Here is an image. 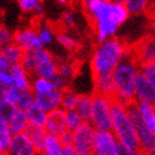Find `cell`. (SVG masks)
<instances>
[{"instance_id": "cell-26", "label": "cell", "mask_w": 155, "mask_h": 155, "mask_svg": "<svg viewBox=\"0 0 155 155\" xmlns=\"http://www.w3.org/2000/svg\"><path fill=\"white\" fill-rule=\"evenodd\" d=\"M43 154H47V155H62V143H61L58 136L48 134L47 139H45Z\"/></svg>"}, {"instance_id": "cell-1", "label": "cell", "mask_w": 155, "mask_h": 155, "mask_svg": "<svg viewBox=\"0 0 155 155\" xmlns=\"http://www.w3.org/2000/svg\"><path fill=\"white\" fill-rule=\"evenodd\" d=\"M84 12L98 42L114 37L119 27L127 20L130 15L125 4H116L110 0H97L84 8Z\"/></svg>"}, {"instance_id": "cell-28", "label": "cell", "mask_w": 155, "mask_h": 155, "mask_svg": "<svg viewBox=\"0 0 155 155\" xmlns=\"http://www.w3.org/2000/svg\"><path fill=\"white\" fill-rule=\"evenodd\" d=\"M125 5L130 15H139L148 12L150 0H127V3Z\"/></svg>"}, {"instance_id": "cell-29", "label": "cell", "mask_w": 155, "mask_h": 155, "mask_svg": "<svg viewBox=\"0 0 155 155\" xmlns=\"http://www.w3.org/2000/svg\"><path fill=\"white\" fill-rule=\"evenodd\" d=\"M12 131L9 126V121L4 119L3 116H0V143L4 145V148L6 150H9V145L12 141Z\"/></svg>"}, {"instance_id": "cell-30", "label": "cell", "mask_w": 155, "mask_h": 155, "mask_svg": "<svg viewBox=\"0 0 155 155\" xmlns=\"http://www.w3.org/2000/svg\"><path fill=\"white\" fill-rule=\"evenodd\" d=\"M58 73L67 80H72L78 73V62H61L58 63Z\"/></svg>"}, {"instance_id": "cell-8", "label": "cell", "mask_w": 155, "mask_h": 155, "mask_svg": "<svg viewBox=\"0 0 155 155\" xmlns=\"http://www.w3.org/2000/svg\"><path fill=\"white\" fill-rule=\"evenodd\" d=\"M34 56V73L33 76H42L52 80L58 73V62L43 47L33 51Z\"/></svg>"}, {"instance_id": "cell-38", "label": "cell", "mask_w": 155, "mask_h": 155, "mask_svg": "<svg viewBox=\"0 0 155 155\" xmlns=\"http://www.w3.org/2000/svg\"><path fill=\"white\" fill-rule=\"evenodd\" d=\"M38 4H39L38 0H18L19 8L24 13H32V12H34Z\"/></svg>"}, {"instance_id": "cell-37", "label": "cell", "mask_w": 155, "mask_h": 155, "mask_svg": "<svg viewBox=\"0 0 155 155\" xmlns=\"http://www.w3.org/2000/svg\"><path fill=\"white\" fill-rule=\"evenodd\" d=\"M76 25V19H74V14L72 12H66L62 15V21H61V29H71L74 28Z\"/></svg>"}, {"instance_id": "cell-46", "label": "cell", "mask_w": 155, "mask_h": 155, "mask_svg": "<svg viewBox=\"0 0 155 155\" xmlns=\"http://www.w3.org/2000/svg\"><path fill=\"white\" fill-rule=\"evenodd\" d=\"M62 155H80L76 146L72 145H62Z\"/></svg>"}, {"instance_id": "cell-51", "label": "cell", "mask_w": 155, "mask_h": 155, "mask_svg": "<svg viewBox=\"0 0 155 155\" xmlns=\"http://www.w3.org/2000/svg\"><path fill=\"white\" fill-rule=\"evenodd\" d=\"M57 2H59L62 4H67V3H69V0H57Z\"/></svg>"}, {"instance_id": "cell-17", "label": "cell", "mask_w": 155, "mask_h": 155, "mask_svg": "<svg viewBox=\"0 0 155 155\" xmlns=\"http://www.w3.org/2000/svg\"><path fill=\"white\" fill-rule=\"evenodd\" d=\"M35 102L43 107L45 111L49 112L57 108L62 104V91L53 90L47 94H35Z\"/></svg>"}, {"instance_id": "cell-20", "label": "cell", "mask_w": 155, "mask_h": 155, "mask_svg": "<svg viewBox=\"0 0 155 155\" xmlns=\"http://www.w3.org/2000/svg\"><path fill=\"white\" fill-rule=\"evenodd\" d=\"M28 116H27V110H23V108H17V111L14 112V115L12 116V119L9 120V126H10V131L12 134H19L23 133L25 129V126L28 125Z\"/></svg>"}, {"instance_id": "cell-16", "label": "cell", "mask_w": 155, "mask_h": 155, "mask_svg": "<svg viewBox=\"0 0 155 155\" xmlns=\"http://www.w3.org/2000/svg\"><path fill=\"white\" fill-rule=\"evenodd\" d=\"M94 83H95V94L107 96L112 100L116 98V87L112 73H106L94 77Z\"/></svg>"}, {"instance_id": "cell-39", "label": "cell", "mask_w": 155, "mask_h": 155, "mask_svg": "<svg viewBox=\"0 0 155 155\" xmlns=\"http://www.w3.org/2000/svg\"><path fill=\"white\" fill-rule=\"evenodd\" d=\"M10 42H13V34L6 29L3 23H0V47Z\"/></svg>"}, {"instance_id": "cell-2", "label": "cell", "mask_w": 155, "mask_h": 155, "mask_svg": "<svg viewBox=\"0 0 155 155\" xmlns=\"http://www.w3.org/2000/svg\"><path fill=\"white\" fill-rule=\"evenodd\" d=\"M129 51L130 45L119 38L111 37L104 42H98L91 57L92 78L101 74L112 73Z\"/></svg>"}, {"instance_id": "cell-6", "label": "cell", "mask_w": 155, "mask_h": 155, "mask_svg": "<svg viewBox=\"0 0 155 155\" xmlns=\"http://www.w3.org/2000/svg\"><path fill=\"white\" fill-rule=\"evenodd\" d=\"M112 98L94 92L91 124L96 130H112Z\"/></svg>"}, {"instance_id": "cell-5", "label": "cell", "mask_w": 155, "mask_h": 155, "mask_svg": "<svg viewBox=\"0 0 155 155\" xmlns=\"http://www.w3.org/2000/svg\"><path fill=\"white\" fill-rule=\"evenodd\" d=\"M127 112L134 126L137 131L139 140H140V153L141 154H151L155 155V134L151 133L150 129L145 125V122L140 115L137 101L130 102L126 105Z\"/></svg>"}, {"instance_id": "cell-35", "label": "cell", "mask_w": 155, "mask_h": 155, "mask_svg": "<svg viewBox=\"0 0 155 155\" xmlns=\"http://www.w3.org/2000/svg\"><path fill=\"white\" fill-rule=\"evenodd\" d=\"M20 63L23 64V67L27 69L30 76H33V73H34V56H33V51H25Z\"/></svg>"}, {"instance_id": "cell-50", "label": "cell", "mask_w": 155, "mask_h": 155, "mask_svg": "<svg viewBox=\"0 0 155 155\" xmlns=\"http://www.w3.org/2000/svg\"><path fill=\"white\" fill-rule=\"evenodd\" d=\"M112 3H116V4H126L127 0H110Z\"/></svg>"}, {"instance_id": "cell-7", "label": "cell", "mask_w": 155, "mask_h": 155, "mask_svg": "<svg viewBox=\"0 0 155 155\" xmlns=\"http://www.w3.org/2000/svg\"><path fill=\"white\" fill-rule=\"evenodd\" d=\"M96 127L92 125L91 121H83L81 125L73 131V145L76 146L80 155L94 154Z\"/></svg>"}, {"instance_id": "cell-13", "label": "cell", "mask_w": 155, "mask_h": 155, "mask_svg": "<svg viewBox=\"0 0 155 155\" xmlns=\"http://www.w3.org/2000/svg\"><path fill=\"white\" fill-rule=\"evenodd\" d=\"M131 51L139 61L140 66L150 63L155 56V35H149L140 42H137L135 45L131 47Z\"/></svg>"}, {"instance_id": "cell-9", "label": "cell", "mask_w": 155, "mask_h": 155, "mask_svg": "<svg viewBox=\"0 0 155 155\" xmlns=\"http://www.w3.org/2000/svg\"><path fill=\"white\" fill-rule=\"evenodd\" d=\"M117 137L112 130H97L95 136L94 154L117 155Z\"/></svg>"}, {"instance_id": "cell-41", "label": "cell", "mask_w": 155, "mask_h": 155, "mask_svg": "<svg viewBox=\"0 0 155 155\" xmlns=\"http://www.w3.org/2000/svg\"><path fill=\"white\" fill-rule=\"evenodd\" d=\"M140 71L146 76L149 77V80L155 84V67L151 63H145L140 66Z\"/></svg>"}, {"instance_id": "cell-22", "label": "cell", "mask_w": 155, "mask_h": 155, "mask_svg": "<svg viewBox=\"0 0 155 155\" xmlns=\"http://www.w3.org/2000/svg\"><path fill=\"white\" fill-rule=\"evenodd\" d=\"M137 106L145 125L155 134V105L149 102H137Z\"/></svg>"}, {"instance_id": "cell-21", "label": "cell", "mask_w": 155, "mask_h": 155, "mask_svg": "<svg viewBox=\"0 0 155 155\" xmlns=\"http://www.w3.org/2000/svg\"><path fill=\"white\" fill-rule=\"evenodd\" d=\"M27 116H28V121L29 122L35 124V125L44 126L45 121H47L48 112L34 101L32 105L27 108Z\"/></svg>"}, {"instance_id": "cell-18", "label": "cell", "mask_w": 155, "mask_h": 155, "mask_svg": "<svg viewBox=\"0 0 155 155\" xmlns=\"http://www.w3.org/2000/svg\"><path fill=\"white\" fill-rule=\"evenodd\" d=\"M10 72L14 77V84L20 90H32V82H29V73L21 63L12 64Z\"/></svg>"}, {"instance_id": "cell-43", "label": "cell", "mask_w": 155, "mask_h": 155, "mask_svg": "<svg viewBox=\"0 0 155 155\" xmlns=\"http://www.w3.org/2000/svg\"><path fill=\"white\" fill-rule=\"evenodd\" d=\"M0 82H2L3 84H5L6 87H9V86H12V84H14V77H13L12 72H9V71L0 72Z\"/></svg>"}, {"instance_id": "cell-45", "label": "cell", "mask_w": 155, "mask_h": 155, "mask_svg": "<svg viewBox=\"0 0 155 155\" xmlns=\"http://www.w3.org/2000/svg\"><path fill=\"white\" fill-rule=\"evenodd\" d=\"M10 68H12V63L6 59V57L4 56V54L0 52V72H3V71H10Z\"/></svg>"}, {"instance_id": "cell-42", "label": "cell", "mask_w": 155, "mask_h": 155, "mask_svg": "<svg viewBox=\"0 0 155 155\" xmlns=\"http://www.w3.org/2000/svg\"><path fill=\"white\" fill-rule=\"evenodd\" d=\"M59 140L62 143V145H72L73 140H74V136H73V131L67 129L63 134L59 136Z\"/></svg>"}, {"instance_id": "cell-24", "label": "cell", "mask_w": 155, "mask_h": 155, "mask_svg": "<svg viewBox=\"0 0 155 155\" xmlns=\"http://www.w3.org/2000/svg\"><path fill=\"white\" fill-rule=\"evenodd\" d=\"M53 90H56L52 80L45 78L42 76H35L32 81V91L34 94H47Z\"/></svg>"}, {"instance_id": "cell-47", "label": "cell", "mask_w": 155, "mask_h": 155, "mask_svg": "<svg viewBox=\"0 0 155 155\" xmlns=\"http://www.w3.org/2000/svg\"><path fill=\"white\" fill-rule=\"evenodd\" d=\"M148 13L153 19H155V0H150V5H149V9H148Z\"/></svg>"}, {"instance_id": "cell-40", "label": "cell", "mask_w": 155, "mask_h": 155, "mask_svg": "<svg viewBox=\"0 0 155 155\" xmlns=\"http://www.w3.org/2000/svg\"><path fill=\"white\" fill-rule=\"evenodd\" d=\"M53 83H54V87H56V90H59V91H63L68 87V80L66 78V77H63L61 73H57L56 76L52 78Z\"/></svg>"}, {"instance_id": "cell-10", "label": "cell", "mask_w": 155, "mask_h": 155, "mask_svg": "<svg viewBox=\"0 0 155 155\" xmlns=\"http://www.w3.org/2000/svg\"><path fill=\"white\" fill-rule=\"evenodd\" d=\"M13 42L20 45L24 51H34L38 48H42L44 45L43 42L41 41L38 30L34 28L17 30L13 34Z\"/></svg>"}, {"instance_id": "cell-11", "label": "cell", "mask_w": 155, "mask_h": 155, "mask_svg": "<svg viewBox=\"0 0 155 155\" xmlns=\"http://www.w3.org/2000/svg\"><path fill=\"white\" fill-rule=\"evenodd\" d=\"M44 127L48 134L56 135L59 137L68 129L67 127V111L62 106L49 111Z\"/></svg>"}, {"instance_id": "cell-36", "label": "cell", "mask_w": 155, "mask_h": 155, "mask_svg": "<svg viewBox=\"0 0 155 155\" xmlns=\"http://www.w3.org/2000/svg\"><path fill=\"white\" fill-rule=\"evenodd\" d=\"M38 33H39V37H41V41L43 42V44H49L52 41H53V33H54V29L51 27H44V28H38Z\"/></svg>"}, {"instance_id": "cell-52", "label": "cell", "mask_w": 155, "mask_h": 155, "mask_svg": "<svg viewBox=\"0 0 155 155\" xmlns=\"http://www.w3.org/2000/svg\"><path fill=\"white\" fill-rule=\"evenodd\" d=\"M150 63H151V64H153V66L155 67V56H154V58L151 59V62H150Z\"/></svg>"}, {"instance_id": "cell-49", "label": "cell", "mask_w": 155, "mask_h": 155, "mask_svg": "<svg viewBox=\"0 0 155 155\" xmlns=\"http://www.w3.org/2000/svg\"><path fill=\"white\" fill-rule=\"evenodd\" d=\"M96 2H97V0H83V6L87 8V6H90L91 4H94Z\"/></svg>"}, {"instance_id": "cell-31", "label": "cell", "mask_w": 155, "mask_h": 155, "mask_svg": "<svg viewBox=\"0 0 155 155\" xmlns=\"http://www.w3.org/2000/svg\"><path fill=\"white\" fill-rule=\"evenodd\" d=\"M35 101V94L32 90H21V94L17 102V107L27 110V108Z\"/></svg>"}, {"instance_id": "cell-27", "label": "cell", "mask_w": 155, "mask_h": 155, "mask_svg": "<svg viewBox=\"0 0 155 155\" xmlns=\"http://www.w3.org/2000/svg\"><path fill=\"white\" fill-rule=\"evenodd\" d=\"M57 33V41L58 43L62 45V47H64L67 51L69 52H77L80 48H81V43L78 41H76L74 38H72L71 35L66 34L63 30H59V32H56Z\"/></svg>"}, {"instance_id": "cell-3", "label": "cell", "mask_w": 155, "mask_h": 155, "mask_svg": "<svg viewBox=\"0 0 155 155\" xmlns=\"http://www.w3.org/2000/svg\"><path fill=\"white\" fill-rule=\"evenodd\" d=\"M139 73H140V63L130 47V51L112 72L116 87L115 100L125 105L135 101V87Z\"/></svg>"}, {"instance_id": "cell-25", "label": "cell", "mask_w": 155, "mask_h": 155, "mask_svg": "<svg viewBox=\"0 0 155 155\" xmlns=\"http://www.w3.org/2000/svg\"><path fill=\"white\" fill-rule=\"evenodd\" d=\"M80 96L81 95L76 94L74 91H72L69 87H67L66 90L62 91V104H61V106L63 107L66 111L76 110L77 105H78V101H80Z\"/></svg>"}, {"instance_id": "cell-14", "label": "cell", "mask_w": 155, "mask_h": 155, "mask_svg": "<svg viewBox=\"0 0 155 155\" xmlns=\"http://www.w3.org/2000/svg\"><path fill=\"white\" fill-rule=\"evenodd\" d=\"M8 153L14 154V155H34V154H38L35 148L32 144V141L29 140V137L24 133L14 134L12 136V141H10Z\"/></svg>"}, {"instance_id": "cell-32", "label": "cell", "mask_w": 155, "mask_h": 155, "mask_svg": "<svg viewBox=\"0 0 155 155\" xmlns=\"http://www.w3.org/2000/svg\"><path fill=\"white\" fill-rule=\"evenodd\" d=\"M82 122H83V119L81 117V115L78 114V111H77V110H69V111H67V127L69 130L74 131Z\"/></svg>"}, {"instance_id": "cell-19", "label": "cell", "mask_w": 155, "mask_h": 155, "mask_svg": "<svg viewBox=\"0 0 155 155\" xmlns=\"http://www.w3.org/2000/svg\"><path fill=\"white\" fill-rule=\"evenodd\" d=\"M0 52L4 54L6 57V59L9 61L12 64H15V63H20L21 62L25 51L23 49L20 45H18L17 43L10 42L5 45H2V47H0Z\"/></svg>"}, {"instance_id": "cell-12", "label": "cell", "mask_w": 155, "mask_h": 155, "mask_svg": "<svg viewBox=\"0 0 155 155\" xmlns=\"http://www.w3.org/2000/svg\"><path fill=\"white\" fill-rule=\"evenodd\" d=\"M135 100L137 102H149L155 105V84L141 71L136 80Z\"/></svg>"}, {"instance_id": "cell-4", "label": "cell", "mask_w": 155, "mask_h": 155, "mask_svg": "<svg viewBox=\"0 0 155 155\" xmlns=\"http://www.w3.org/2000/svg\"><path fill=\"white\" fill-rule=\"evenodd\" d=\"M112 131L117 140L140 154V140L137 131L131 121L127 107L117 100L112 102Z\"/></svg>"}, {"instance_id": "cell-34", "label": "cell", "mask_w": 155, "mask_h": 155, "mask_svg": "<svg viewBox=\"0 0 155 155\" xmlns=\"http://www.w3.org/2000/svg\"><path fill=\"white\" fill-rule=\"evenodd\" d=\"M17 105H13V104H9L4 101V100H2L0 101V116H3L4 119H6L8 121H9L12 119V116L14 115V112L17 111Z\"/></svg>"}, {"instance_id": "cell-44", "label": "cell", "mask_w": 155, "mask_h": 155, "mask_svg": "<svg viewBox=\"0 0 155 155\" xmlns=\"http://www.w3.org/2000/svg\"><path fill=\"white\" fill-rule=\"evenodd\" d=\"M135 154H139L137 151H135L134 149L129 148L127 145L122 144V143H117V155H135Z\"/></svg>"}, {"instance_id": "cell-15", "label": "cell", "mask_w": 155, "mask_h": 155, "mask_svg": "<svg viewBox=\"0 0 155 155\" xmlns=\"http://www.w3.org/2000/svg\"><path fill=\"white\" fill-rule=\"evenodd\" d=\"M23 133L29 137V140L32 141V144L35 148L37 153H43L45 139H47V136H48V133H47V130H45L44 126L28 122V125L25 126V129H24Z\"/></svg>"}, {"instance_id": "cell-23", "label": "cell", "mask_w": 155, "mask_h": 155, "mask_svg": "<svg viewBox=\"0 0 155 155\" xmlns=\"http://www.w3.org/2000/svg\"><path fill=\"white\" fill-rule=\"evenodd\" d=\"M92 106H94V94L80 96V101H78V105H77L76 110L78 111L83 121H91Z\"/></svg>"}, {"instance_id": "cell-48", "label": "cell", "mask_w": 155, "mask_h": 155, "mask_svg": "<svg viewBox=\"0 0 155 155\" xmlns=\"http://www.w3.org/2000/svg\"><path fill=\"white\" fill-rule=\"evenodd\" d=\"M5 91H6V86H5V84H3L2 82H0V101H2V100L4 98Z\"/></svg>"}, {"instance_id": "cell-33", "label": "cell", "mask_w": 155, "mask_h": 155, "mask_svg": "<svg viewBox=\"0 0 155 155\" xmlns=\"http://www.w3.org/2000/svg\"><path fill=\"white\" fill-rule=\"evenodd\" d=\"M20 94H21V90L15 86V84H12V86L6 87V91H5V95H4L3 100L6 101V102H9V104L17 105Z\"/></svg>"}]
</instances>
